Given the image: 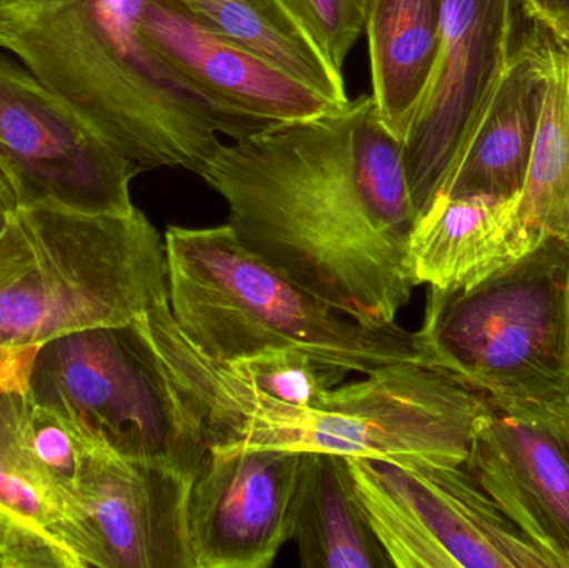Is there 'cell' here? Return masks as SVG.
<instances>
[{"mask_svg": "<svg viewBox=\"0 0 569 568\" xmlns=\"http://www.w3.org/2000/svg\"><path fill=\"white\" fill-rule=\"evenodd\" d=\"M143 0H0V49L143 170L200 176L222 146L266 120L217 106L140 32Z\"/></svg>", "mask_w": 569, "mask_h": 568, "instance_id": "obj_2", "label": "cell"}, {"mask_svg": "<svg viewBox=\"0 0 569 568\" xmlns=\"http://www.w3.org/2000/svg\"><path fill=\"white\" fill-rule=\"evenodd\" d=\"M518 197H435L408 240L411 283L465 289L543 242L525 226Z\"/></svg>", "mask_w": 569, "mask_h": 568, "instance_id": "obj_15", "label": "cell"}, {"mask_svg": "<svg viewBox=\"0 0 569 568\" xmlns=\"http://www.w3.org/2000/svg\"><path fill=\"white\" fill-rule=\"evenodd\" d=\"M27 390L0 392V512L69 559L96 568L92 540L76 500L43 469L30 446Z\"/></svg>", "mask_w": 569, "mask_h": 568, "instance_id": "obj_17", "label": "cell"}, {"mask_svg": "<svg viewBox=\"0 0 569 568\" xmlns=\"http://www.w3.org/2000/svg\"><path fill=\"white\" fill-rule=\"evenodd\" d=\"M0 568H72V564L0 512Z\"/></svg>", "mask_w": 569, "mask_h": 568, "instance_id": "obj_25", "label": "cell"}, {"mask_svg": "<svg viewBox=\"0 0 569 568\" xmlns=\"http://www.w3.org/2000/svg\"><path fill=\"white\" fill-rule=\"evenodd\" d=\"M535 23L547 89L518 207L538 239L555 237L569 246V42L545 23Z\"/></svg>", "mask_w": 569, "mask_h": 568, "instance_id": "obj_20", "label": "cell"}, {"mask_svg": "<svg viewBox=\"0 0 569 568\" xmlns=\"http://www.w3.org/2000/svg\"><path fill=\"white\" fill-rule=\"evenodd\" d=\"M19 202H17L16 192L10 186L7 177L0 170V232L6 229L7 223L10 222L17 210H19Z\"/></svg>", "mask_w": 569, "mask_h": 568, "instance_id": "obj_28", "label": "cell"}, {"mask_svg": "<svg viewBox=\"0 0 569 568\" xmlns=\"http://www.w3.org/2000/svg\"><path fill=\"white\" fill-rule=\"evenodd\" d=\"M169 299L166 239L142 210L19 209L0 232V343L42 346Z\"/></svg>", "mask_w": 569, "mask_h": 568, "instance_id": "obj_5", "label": "cell"}, {"mask_svg": "<svg viewBox=\"0 0 569 568\" xmlns=\"http://www.w3.org/2000/svg\"><path fill=\"white\" fill-rule=\"evenodd\" d=\"M547 26L569 42V0H541Z\"/></svg>", "mask_w": 569, "mask_h": 568, "instance_id": "obj_27", "label": "cell"}, {"mask_svg": "<svg viewBox=\"0 0 569 568\" xmlns=\"http://www.w3.org/2000/svg\"><path fill=\"white\" fill-rule=\"evenodd\" d=\"M27 393L130 459L169 464L196 477L209 454L133 320L77 330L39 346Z\"/></svg>", "mask_w": 569, "mask_h": 568, "instance_id": "obj_7", "label": "cell"}, {"mask_svg": "<svg viewBox=\"0 0 569 568\" xmlns=\"http://www.w3.org/2000/svg\"><path fill=\"white\" fill-rule=\"evenodd\" d=\"M355 497L397 568H555L465 466L348 457Z\"/></svg>", "mask_w": 569, "mask_h": 568, "instance_id": "obj_8", "label": "cell"}, {"mask_svg": "<svg viewBox=\"0 0 569 568\" xmlns=\"http://www.w3.org/2000/svg\"><path fill=\"white\" fill-rule=\"evenodd\" d=\"M305 27L335 69L345 62L365 32L371 0H280Z\"/></svg>", "mask_w": 569, "mask_h": 568, "instance_id": "obj_23", "label": "cell"}, {"mask_svg": "<svg viewBox=\"0 0 569 568\" xmlns=\"http://www.w3.org/2000/svg\"><path fill=\"white\" fill-rule=\"evenodd\" d=\"M568 446H569V434H568Z\"/></svg>", "mask_w": 569, "mask_h": 568, "instance_id": "obj_30", "label": "cell"}, {"mask_svg": "<svg viewBox=\"0 0 569 568\" xmlns=\"http://www.w3.org/2000/svg\"><path fill=\"white\" fill-rule=\"evenodd\" d=\"M140 32L197 92L270 123L308 119L337 103L200 22L182 0H143Z\"/></svg>", "mask_w": 569, "mask_h": 568, "instance_id": "obj_13", "label": "cell"}, {"mask_svg": "<svg viewBox=\"0 0 569 568\" xmlns=\"http://www.w3.org/2000/svg\"><path fill=\"white\" fill-rule=\"evenodd\" d=\"M305 568H391L351 486L348 457L305 452L291 539Z\"/></svg>", "mask_w": 569, "mask_h": 568, "instance_id": "obj_19", "label": "cell"}, {"mask_svg": "<svg viewBox=\"0 0 569 568\" xmlns=\"http://www.w3.org/2000/svg\"><path fill=\"white\" fill-rule=\"evenodd\" d=\"M200 177L250 252L358 322L397 323L418 212L373 97L222 143Z\"/></svg>", "mask_w": 569, "mask_h": 568, "instance_id": "obj_1", "label": "cell"}, {"mask_svg": "<svg viewBox=\"0 0 569 568\" xmlns=\"http://www.w3.org/2000/svg\"><path fill=\"white\" fill-rule=\"evenodd\" d=\"M0 170L20 209L130 213L143 169L29 70L0 59Z\"/></svg>", "mask_w": 569, "mask_h": 568, "instance_id": "obj_9", "label": "cell"}, {"mask_svg": "<svg viewBox=\"0 0 569 568\" xmlns=\"http://www.w3.org/2000/svg\"><path fill=\"white\" fill-rule=\"evenodd\" d=\"M163 239L170 312L210 359L232 362L267 349H298L345 373L428 366L418 332L398 323L367 326L335 309L250 252L229 223L170 226Z\"/></svg>", "mask_w": 569, "mask_h": 568, "instance_id": "obj_3", "label": "cell"}, {"mask_svg": "<svg viewBox=\"0 0 569 568\" xmlns=\"http://www.w3.org/2000/svg\"><path fill=\"white\" fill-rule=\"evenodd\" d=\"M428 366L491 409L569 434V246L547 237L465 289L428 287Z\"/></svg>", "mask_w": 569, "mask_h": 568, "instance_id": "obj_4", "label": "cell"}, {"mask_svg": "<svg viewBox=\"0 0 569 568\" xmlns=\"http://www.w3.org/2000/svg\"><path fill=\"white\" fill-rule=\"evenodd\" d=\"M480 393L423 363H395L340 383L311 409L236 387L212 426L217 449L327 452L343 457L465 466L480 420Z\"/></svg>", "mask_w": 569, "mask_h": 568, "instance_id": "obj_6", "label": "cell"}, {"mask_svg": "<svg viewBox=\"0 0 569 568\" xmlns=\"http://www.w3.org/2000/svg\"><path fill=\"white\" fill-rule=\"evenodd\" d=\"M37 349L39 346L13 347L0 343V392L27 390Z\"/></svg>", "mask_w": 569, "mask_h": 568, "instance_id": "obj_26", "label": "cell"}, {"mask_svg": "<svg viewBox=\"0 0 569 568\" xmlns=\"http://www.w3.org/2000/svg\"><path fill=\"white\" fill-rule=\"evenodd\" d=\"M301 450H209L193 477L189 527L197 568H267L291 539Z\"/></svg>", "mask_w": 569, "mask_h": 568, "instance_id": "obj_12", "label": "cell"}, {"mask_svg": "<svg viewBox=\"0 0 569 568\" xmlns=\"http://www.w3.org/2000/svg\"><path fill=\"white\" fill-rule=\"evenodd\" d=\"M213 32L279 67L337 106L348 102L343 72L335 69L280 0H182Z\"/></svg>", "mask_w": 569, "mask_h": 568, "instance_id": "obj_21", "label": "cell"}, {"mask_svg": "<svg viewBox=\"0 0 569 568\" xmlns=\"http://www.w3.org/2000/svg\"><path fill=\"white\" fill-rule=\"evenodd\" d=\"M517 7V0H441L437 69L403 140L418 213L440 193L490 103L515 46Z\"/></svg>", "mask_w": 569, "mask_h": 568, "instance_id": "obj_10", "label": "cell"}, {"mask_svg": "<svg viewBox=\"0 0 569 568\" xmlns=\"http://www.w3.org/2000/svg\"><path fill=\"white\" fill-rule=\"evenodd\" d=\"M223 363L259 396L300 409L320 406L325 393L343 383L348 376L298 349H267Z\"/></svg>", "mask_w": 569, "mask_h": 568, "instance_id": "obj_22", "label": "cell"}, {"mask_svg": "<svg viewBox=\"0 0 569 568\" xmlns=\"http://www.w3.org/2000/svg\"><path fill=\"white\" fill-rule=\"evenodd\" d=\"M86 439L72 497L96 568H197L189 527L193 477L120 456L87 432Z\"/></svg>", "mask_w": 569, "mask_h": 568, "instance_id": "obj_11", "label": "cell"}, {"mask_svg": "<svg viewBox=\"0 0 569 568\" xmlns=\"http://www.w3.org/2000/svg\"><path fill=\"white\" fill-rule=\"evenodd\" d=\"M465 467L555 568H569L568 434L491 409Z\"/></svg>", "mask_w": 569, "mask_h": 568, "instance_id": "obj_14", "label": "cell"}, {"mask_svg": "<svg viewBox=\"0 0 569 568\" xmlns=\"http://www.w3.org/2000/svg\"><path fill=\"white\" fill-rule=\"evenodd\" d=\"M517 2L518 7H520L521 13H523L528 20H537V22H541L547 26V17H545L541 0H517Z\"/></svg>", "mask_w": 569, "mask_h": 568, "instance_id": "obj_29", "label": "cell"}, {"mask_svg": "<svg viewBox=\"0 0 569 568\" xmlns=\"http://www.w3.org/2000/svg\"><path fill=\"white\" fill-rule=\"evenodd\" d=\"M29 432L30 446L43 469L72 497L73 482L86 450V432L66 413L33 402Z\"/></svg>", "mask_w": 569, "mask_h": 568, "instance_id": "obj_24", "label": "cell"}, {"mask_svg": "<svg viewBox=\"0 0 569 568\" xmlns=\"http://www.w3.org/2000/svg\"><path fill=\"white\" fill-rule=\"evenodd\" d=\"M441 0H371L365 33L378 116L403 142L440 53Z\"/></svg>", "mask_w": 569, "mask_h": 568, "instance_id": "obj_18", "label": "cell"}, {"mask_svg": "<svg viewBox=\"0 0 569 568\" xmlns=\"http://www.w3.org/2000/svg\"><path fill=\"white\" fill-rule=\"evenodd\" d=\"M547 89L537 23L515 43L500 82L440 193L510 199L523 190ZM438 193V196H440Z\"/></svg>", "mask_w": 569, "mask_h": 568, "instance_id": "obj_16", "label": "cell"}]
</instances>
